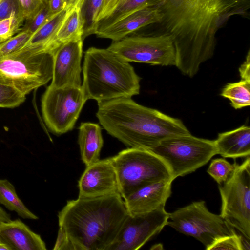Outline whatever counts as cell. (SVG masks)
Wrapping results in <instances>:
<instances>
[{"label": "cell", "mask_w": 250, "mask_h": 250, "mask_svg": "<svg viewBox=\"0 0 250 250\" xmlns=\"http://www.w3.org/2000/svg\"><path fill=\"white\" fill-rule=\"evenodd\" d=\"M159 23L171 35L175 66L192 78L214 55L216 35L232 16L249 18L250 0H162Z\"/></svg>", "instance_id": "6da1fadb"}, {"label": "cell", "mask_w": 250, "mask_h": 250, "mask_svg": "<svg viewBox=\"0 0 250 250\" xmlns=\"http://www.w3.org/2000/svg\"><path fill=\"white\" fill-rule=\"evenodd\" d=\"M128 214L119 193L68 201L53 250H107Z\"/></svg>", "instance_id": "7a4b0ae2"}, {"label": "cell", "mask_w": 250, "mask_h": 250, "mask_svg": "<svg viewBox=\"0 0 250 250\" xmlns=\"http://www.w3.org/2000/svg\"><path fill=\"white\" fill-rule=\"evenodd\" d=\"M96 117L111 136L129 147L151 150L162 141L190 132L179 119L123 97L98 103Z\"/></svg>", "instance_id": "3957f363"}, {"label": "cell", "mask_w": 250, "mask_h": 250, "mask_svg": "<svg viewBox=\"0 0 250 250\" xmlns=\"http://www.w3.org/2000/svg\"><path fill=\"white\" fill-rule=\"evenodd\" d=\"M82 70V88L87 100L98 103L140 93L141 78L133 67L107 48H88Z\"/></svg>", "instance_id": "277c9868"}, {"label": "cell", "mask_w": 250, "mask_h": 250, "mask_svg": "<svg viewBox=\"0 0 250 250\" xmlns=\"http://www.w3.org/2000/svg\"><path fill=\"white\" fill-rule=\"evenodd\" d=\"M110 159L123 199L147 184L161 180L173 181L166 164L151 150L129 147Z\"/></svg>", "instance_id": "5b68a950"}, {"label": "cell", "mask_w": 250, "mask_h": 250, "mask_svg": "<svg viewBox=\"0 0 250 250\" xmlns=\"http://www.w3.org/2000/svg\"><path fill=\"white\" fill-rule=\"evenodd\" d=\"M53 54L21 48L0 58V82L11 85L25 95L52 78Z\"/></svg>", "instance_id": "8992f818"}, {"label": "cell", "mask_w": 250, "mask_h": 250, "mask_svg": "<svg viewBox=\"0 0 250 250\" xmlns=\"http://www.w3.org/2000/svg\"><path fill=\"white\" fill-rule=\"evenodd\" d=\"M150 150L166 164L173 180L195 171L217 154L214 140L191 133L164 139Z\"/></svg>", "instance_id": "52a82bcc"}, {"label": "cell", "mask_w": 250, "mask_h": 250, "mask_svg": "<svg viewBox=\"0 0 250 250\" xmlns=\"http://www.w3.org/2000/svg\"><path fill=\"white\" fill-rule=\"evenodd\" d=\"M167 225L193 237L206 250L219 239L237 233L220 215L209 211L204 201L193 202L169 213Z\"/></svg>", "instance_id": "ba28073f"}, {"label": "cell", "mask_w": 250, "mask_h": 250, "mask_svg": "<svg viewBox=\"0 0 250 250\" xmlns=\"http://www.w3.org/2000/svg\"><path fill=\"white\" fill-rule=\"evenodd\" d=\"M218 188L222 202L220 215L237 232L250 239V156Z\"/></svg>", "instance_id": "9c48e42d"}, {"label": "cell", "mask_w": 250, "mask_h": 250, "mask_svg": "<svg viewBox=\"0 0 250 250\" xmlns=\"http://www.w3.org/2000/svg\"><path fill=\"white\" fill-rule=\"evenodd\" d=\"M86 101L82 87L49 85L41 99L42 116L48 129L56 135L71 130Z\"/></svg>", "instance_id": "30bf717a"}, {"label": "cell", "mask_w": 250, "mask_h": 250, "mask_svg": "<svg viewBox=\"0 0 250 250\" xmlns=\"http://www.w3.org/2000/svg\"><path fill=\"white\" fill-rule=\"evenodd\" d=\"M107 49L128 62L161 66L175 64L173 39L167 33L126 36L113 41Z\"/></svg>", "instance_id": "8fae6325"}, {"label": "cell", "mask_w": 250, "mask_h": 250, "mask_svg": "<svg viewBox=\"0 0 250 250\" xmlns=\"http://www.w3.org/2000/svg\"><path fill=\"white\" fill-rule=\"evenodd\" d=\"M169 213L165 208L142 213L128 214L107 250H136L167 226Z\"/></svg>", "instance_id": "7c38bea8"}, {"label": "cell", "mask_w": 250, "mask_h": 250, "mask_svg": "<svg viewBox=\"0 0 250 250\" xmlns=\"http://www.w3.org/2000/svg\"><path fill=\"white\" fill-rule=\"evenodd\" d=\"M83 40L71 41L53 53V70L51 86L54 87H82L81 61Z\"/></svg>", "instance_id": "4fadbf2b"}, {"label": "cell", "mask_w": 250, "mask_h": 250, "mask_svg": "<svg viewBox=\"0 0 250 250\" xmlns=\"http://www.w3.org/2000/svg\"><path fill=\"white\" fill-rule=\"evenodd\" d=\"M80 198H95L119 193L116 172L110 158L86 167L78 181Z\"/></svg>", "instance_id": "5bb4252c"}, {"label": "cell", "mask_w": 250, "mask_h": 250, "mask_svg": "<svg viewBox=\"0 0 250 250\" xmlns=\"http://www.w3.org/2000/svg\"><path fill=\"white\" fill-rule=\"evenodd\" d=\"M171 180L153 182L138 189L123 199L129 214L152 211L165 208L171 194Z\"/></svg>", "instance_id": "9a60e30c"}, {"label": "cell", "mask_w": 250, "mask_h": 250, "mask_svg": "<svg viewBox=\"0 0 250 250\" xmlns=\"http://www.w3.org/2000/svg\"><path fill=\"white\" fill-rule=\"evenodd\" d=\"M162 14L157 6L145 7L135 11L97 32L98 37L117 41L146 25L159 23Z\"/></svg>", "instance_id": "2e32d148"}, {"label": "cell", "mask_w": 250, "mask_h": 250, "mask_svg": "<svg viewBox=\"0 0 250 250\" xmlns=\"http://www.w3.org/2000/svg\"><path fill=\"white\" fill-rule=\"evenodd\" d=\"M0 242L9 250H46L41 236L20 219L0 222Z\"/></svg>", "instance_id": "e0dca14e"}, {"label": "cell", "mask_w": 250, "mask_h": 250, "mask_svg": "<svg viewBox=\"0 0 250 250\" xmlns=\"http://www.w3.org/2000/svg\"><path fill=\"white\" fill-rule=\"evenodd\" d=\"M214 142L217 154L224 158H247L250 155V127L243 125L220 133Z\"/></svg>", "instance_id": "ac0fdd59"}, {"label": "cell", "mask_w": 250, "mask_h": 250, "mask_svg": "<svg viewBox=\"0 0 250 250\" xmlns=\"http://www.w3.org/2000/svg\"><path fill=\"white\" fill-rule=\"evenodd\" d=\"M102 129L99 124L83 122L79 127L78 144L81 159L86 166L100 159L104 144Z\"/></svg>", "instance_id": "d6986e66"}, {"label": "cell", "mask_w": 250, "mask_h": 250, "mask_svg": "<svg viewBox=\"0 0 250 250\" xmlns=\"http://www.w3.org/2000/svg\"><path fill=\"white\" fill-rule=\"evenodd\" d=\"M83 24L80 13V0L68 11L48 44L46 52L53 53L62 45L71 41L82 39ZM83 40V39H82Z\"/></svg>", "instance_id": "ffe728a7"}, {"label": "cell", "mask_w": 250, "mask_h": 250, "mask_svg": "<svg viewBox=\"0 0 250 250\" xmlns=\"http://www.w3.org/2000/svg\"><path fill=\"white\" fill-rule=\"evenodd\" d=\"M70 8H66L60 12L51 16L32 34L21 48L29 49L38 52H46L48 44Z\"/></svg>", "instance_id": "44dd1931"}, {"label": "cell", "mask_w": 250, "mask_h": 250, "mask_svg": "<svg viewBox=\"0 0 250 250\" xmlns=\"http://www.w3.org/2000/svg\"><path fill=\"white\" fill-rule=\"evenodd\" d=\"M162 0H121L110 15L99 21L97 32L132 12L147 7L156 6Z\"/></svg>", "instance_id": "7402d4cb"}, {"label": "cell", "mask_w": 250, "mask_h": 250, "mask_svg": "<svg viewBox=\"0 0 250 250\" xmlns=\"http://www.w3.org/2000/svg\"><path fill=\"white\" fill-rule=\"evenodd\" d=\"M0 204L10 211L16 212L23 219L37 220L32 213L18 197L14 186L6 179H0Z\"/></svg>", "instance_id": "603a6c76"}, {"label": "cell", "mask_w": 250, "mask_h": 250, "mask_svg": "<svg viewBox=\"0 0 250 250\" xmlns=\"http://www.w3.org/2000/svg\"><path fill=\"white\" fill-rule=\"evenodd\" d=\"M104 0H80V13L83 24L82 39L96 34L98 19Z\"/></svg>", "instance_id": "cb8c5ba5"}, {"label": "cell", "mask_w": 250, "mask_h": 250, "mask_svg": "<svg viewBox=\"0 0 250 250\" xmlns=\"http://www.w3.org/2000/svg\"><path fill=\"white\" fill-rule=\"evenodd\" d=\"M221 96L228 99L235 109L250 105V82L242 80L227 84L222 90Z\"/></svg>", "instance_id": "d4e9b609"}, {"label": "cell", "mask_w": 250, "mask_h": 250, "mask_svg": "<svg viewBox=\"0 0 250 250\" xmlns=\"http://www.w3.org/2000/svg\"><path fill=\"white\" fill-rule=\"evenodd\" d=\"M238 164L235 162L231 164L223 158L212 160L207 172L219 185L227 181L232 175Z\"/></svg>", "instance_id": "484cf974"}, {"label": "cell", "mask_w": 250, "mask_h": 250, "mask_svg": "<svg viewBox=\"0 0 250 250\" xmlns=\"http://www.w3.org/2000/svg\"><path fill=\"white\" fill-rule=\"evenodd\" d=\"M26 95L14 87L0 82V108H14L23 103Z\"/></svg>", "instance_id": "4316f807"}, {"label": "cell", "mask_w": 250, "mask_h": 250, "mask_svg": "<svg viewBox=\"0 0 250 250\" xmlns=\"http://www.w3.org/2000/svg\"><path fill=\"white\" fill-rule=\"evenodd\" d=\"M32 34L23 29L14 36L0 44V58L7 56L21 48L29 40Z\"/></svg>", "instance_id": "83f0119b"}, {"label": "cell", "mask_w": 250, "mask_h": 250, "mask_svg": "<svg viewBox=\"0 0 250 250\" xmlns=\"http://www.w3.org/2000/svg\"><path fill=\"white\" fill-rule=\"evenodd\" d=\"M24 21L22 16L15 12L0 21V38L7 40L12 37L20 30Z\"/></svg>", "instance_id": "f1b7e54d"}, {"label": "cell", "mask_w": 250, "mask_h": 250, "mask_svg": "<svg viewBox=\"0 0 250 250\" xmlns=\"http://www.w3.org/2000/svg\"><path fill=\"white\" fill-rule=\"evenodd\" d=\"M20 12L24 20L31 21L48 0H18Z\"/></svg>", "instance_id": "f546056e"}, {"label": "cell", "mask_w": 250, "mask_h": 250, "mask_svg": "<svg viewBox=\"0 0 250 250\" xmlns=\"http://www.w3.org/2000/svg\"><path fill=\"white\" fill-rule=\"evenodd\" d=\"M51 16L49 13L48 4L43 6L29 21L26 27L24 29L31 34L41 26Z\"/></svg>", "instance_id": "4dcf8cb0"}, {"label": "cell", "mask_w": 250, "mask_h": 250, "mask_svg": "<svg viewBox=\"0 0 250 250\" xmlns=\"http://www.w3.org/2000/svg\"><path fill=\"white\" fill-rule=\"evenodd\" d=\"M14 12L21 15L18 0H1L0 2V21L9 17Z\"/></svg>", "instance_id": "1f68e13d"}, {"label": "cell", "mask_w": 250, "mask_h": 250, "mask_svg": "<svg viewBox=\"0 0 250 250\" xmlns=\"http://www.w3.org/2000/svg\"><path fill=\"white\" fill-rule=\"evenodd\" d=\"M121 0H104L102 11L99 17L98 22L110 15Z\"/></svg>", "instance_id": "d6a6232c"}, {"label": "cell", "mask_w": 250, "mask_h": 250, "mask_svg": "<svg viewBox=\"0 0 250 250\" xmlns=\"http://www.w3.org/2000/svg\"><path fill=\"white\" fill-rule=\"evenodd\" d=\"M242 80L250 82V51L248 50L246 59L239 68Z\"/></svg>", "instance_id": "836d02e7"}, {"label": "cell", "mask_w": 250, "mask_h": 250, "mask_svg": "<svg viewBox=\"0 0 250 250\" xmlns=\"http://www.w3.org/2000/svg\"><path fill=\"white\" fill-rule=\"evenodd\" d=\"M48 7L51 16L55 15L67 8L64 0H48Z\"/></svg>", "instance_id": "e575fe53"}, {"label": "cell", "mask_w": 250, "mask_h": 250, "mask_svg": "<svg viewBox=\"0 0 250 250\" xmlns=\"http://www.w3.org/2000/svg\"><path fill=\"white\" fill-rule=\"evenodd\" d=\"M11 220V216L9 213L6 212L0 207V222H6Z\"/></svg>", "instance_id": "d590c367"}, {"label": "cell", "mask_w": 250, "mask_h": 250, "mask_svg": "<svg viewBox=\"0 0 250 250\" xmlns=\"http://www.w3.org/2000/svg\"><path fill=\"white\" fill-rule=\"evenodd\" d=\"M67 8H71L76 5L80 0H64Z\"/></svg>", "instance_id": "8d00e7d4"}, {"label": "cell", "mask_w": 250, "mask_h": 250, "mask_svg": "<svg viewBox=\"0 0 250 250\" xmlns=\"http://www.w3.org/2000/svg\"><path fill=\"white\" fill-rule=\"evenodd\" d=\"M9 250V249L4 244L0 242V250Z\"/></svg>", "instance_id": "74e56055"}, {"label": "cell", "mask_w": 250, "mask_h": 250, "mask_svg": "<svg viewBox=\"0 0 250 250\" xmlns=\"http://www.w3.org/2000/svg\"><path fill=\"white\" fill-rule=\"evenodd\" d=\"M6 40H7L0 38V44L2 42H4Z\"/></svg>", "instance_id": "f35d334b"}, {"label": "cell", "mask_w": 250, "mask_h": 250, "mask_svg": "<svg viewBox=\"0 0 250 250\" xmlns=\"http://www.w3.org/2000/svg\"><path fill=\"white\" fill-rule=\"evenodd\" d=\"M1 0H0V2L1 1Z\"/></svg>", "instance_id": "ab89813d"}]
</instances>
